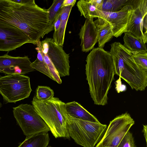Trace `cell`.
I'll return each mask as SVG.
<instances>
[{
	"label": "cell",
	"mask_w": 147,
	"mask_h": 147,
	"mask_svg": "<svg viewBox=\"0 0 147 147\" xmlns=\"http://www.w3.org/2000/svg\"><path fill=\"white\" fill-rule=\"evenodd\" d=\"M48 12L34 0H0V21L22 31L35 45L45 32Z\"/></svg>",
	"instance_id": "cell-1"
},
{
	"label": "cell",
	"mask_w": 147,
	"mask_h": 147,
	"mask_svg": "<svg viewBox=\"0 0 147 147\" xmlns=\"http://www.w3.org/2000/svg\"><path fill=\"white\" fill-rule=\"evenodd\" d=\"M86 61V74L91 97L95 104L105 105L115 75L112 56L98 47L92 50Z\"/></svg>",
	"instance_id": "cell-2"
},
{
	"label": "cell",
	"mask_w": 147,
	"mask_h": 147,
	"mask_svg": "<svg viewBox=\"0 0 147 147\" xmlns=\"http://www.w3.org/2000/svg\"><path fill=\"white\" fill-rule=\"evenodd\" d=\"M109 52L113 59L115 74L126 82L132 89L144 91L147 86V71L140 68L130 51L119 42L111 45Z\"/></svg>",
	"instance_id": "cell-3"
},
{
	"label": "cell",
	"mask_w": 147,
	"mask_h": 147,
	"mask_svg": "<svg viewBox=\"0 0 147 147\" xmlns=\"http://www.w3.org/2000/svg\"><path fill=\"white\" fill-rule=\"evenodd\" d=\"M32 103L55 138L70 139L67 126L65 103L54 97L48 100L40 101L34 96Z\"/></svg>",
	"instance_id": "cell-4"
},
{
	"label": "cell",
	"mask_w": 147,
	"mask_h": 147,
	"mask_svg": "<svg viewBox=\"0 0 147 147\" xmlns=\"http://www.w3.org/2000/svg\"><path fill=\"white\" fill-rule=\"evenodd\" d=\"M67 124L70 137L83 147H94L107 128L105 124L74 118L67 113Z\"/></svg>",
	"instance_id": "cell-5"
},
{
	"label": "cell",
	"mask_w": 147,
	"mask_h": 147,
	"mask_svg": "<svg viewBox=\"0 0 147 147\" xmlns=\"http://www.w3.org/2000/svg\"><path fill=\"white\" fill-rule=\"evenodd\" d=\"M32 91L28 76L18 74L0 76V94L4 103L24 100L29 97Z\"/></svg>",
	"instance_id": "cell-6"
},
{
	"label": "cell",
	"mask_w": 147,
	"mask_h": 147,
	"mask_svg": "<svg viewBox=\"0 0 147 147\" xmlns=\"http://www.w3.org/2000/svg\"><path fill=\"white\" fill-rule=\"evenodd\" d=\"M13 109L17 123L26 136L50 131L32 105L21 104Z\"/></svg>",
	"instance_id": "cell-7"
},
{
	"label": "cell",
	"mask_w": 147,
	"mask_h": 147,
	"mask_svg": "<svg viewBox=\"0 0 147 147\" xmlns=\"http://www.w3.org/2000/svg\"><path fill=\"white\" fill-rule=\"evenodd\" d=\"M134 123V121L127 112L116 116L110 121L101 140L95 147H117Z\"/></svg>",
	"instance_id": "cell-8"
},
{
	"label": "cell",
	"mask_w": 147,
	"mask_h": 147,
	"mask_svg": "<svg viewBox=\"0 0 147 147\" xmlns=\"http://www.w3.org/2000/svg\"><path fill=\"white\" fill-rule=\"evenodd\" d=\"M132 7L126 32L147 42V0H129Z\"/></svg>",
	"instance_id": "cell-9"
},
{
	"label": "cell",
	"mask_w": 147,
	"mask_h": 147,
	"mask_svg": "<svg viewBox=\"0 0 147 147\" xmlns=\"http://www.w3.org/2000/svg\"><path fill=\"white\" fill-rule=\"evenodd\" d=\"M31 43L29 38L17 28L0 21V51L8 52Z\"/></svg>",
	"instance_id": "cell-10"
},
{
	"label": "cell",
	"mask_w": 147,
	"mask_h": 147,
	"mask_svg": "<svg viewBox=\"0 0 147 147\" xmlns=\"http://www.w3.org/2000/svg\"><path fill=\"white\" fill-rule=\"evenodd\" d=\"M132 11V6L129 0H127L126 4L117 11L110 12L98 11V18L109 22L112 27L114 36L118 37L126 32Z\"/></svg>",
	"instance_id": "cell-11"
},
{
	"label": "cell",
	"mask_w": 147,
	"mask_h": 147,
	"mask_svg": "<svg viewBox=\"0 0 147 147\" xmlns=\"http://www.w3.org/2000/svg\"><path fill=\"white\" fill-rule=\"evenodd\" d=\"M46 38L48 44V48L43 52L49 57L60 77L69 76L70 66L69 54L65 52L63 47L57 45L53 38Z\"/></svg>",
	"instance_id": "cell-12"
},
{
	"label": "cell",
	"mask_w": 147,
	"mask_h": 147,
	"mask_svg": "<svg viewBox=\"0 0 147 147\" xmlns=\"http://www.w3.org/2000/svg\"><path fill=\"white\" fill-rule=\"evenodd\" d=\"M27 56L23 57L11 56L8 52L0 56V70L5 74H25L34 70Z\"/></svg>",
	"instance_id": "cell-13"
},
{
	"label": "cell",
	"mask_w": 147,
	"mask_h": 147,
	"mask_svg": "<svg viewBox=\"0 0 147 147\" xmlns=\"http://www.w3.org/2000/svg\"><path fill=\"white\" fill-rule=\"evenodd\" d=\"M93 18L91 17L86 19L79 33L82 51L84 52L92 50L98 41V32Z\"/></svg>",
	"instance_id": "cell-14"
},
{
	"label": "cell",
	"mask_w": 147,
	"mask_h": 147,
	"mask_svg": "<svg viewBox=\"0 0 147 147\" xmlns=\"http://www.w3.org/2000/svg\"><path fill=\"white\" fill-rule=\"evenodd\" d=\"M65 107L67 113L74 118L93 122H100L96 117L76 101L65 103Z\"/></svg>",
	"instance_id": "cell-15"
},
{
	"label": "cell",
	"mask_w": 147,
	"mask_h": 147,
	"mask_svg": "<svg viewBox=\"0 0 147 147\" xmlns=\"http://www.w3.org/2000/svg\"><path fill=\"white\" fill-rule=\"evenodd\" d=\"M94 22L98 32V47L103 48L114 36L112 27L109 22L101 18H98Z\"/></svg>",
	"instance_id": "cell-16"
},
{
	"label": "cell",
	"mask_w": 147,
	"mask_h": 147,
	"mask_svg": "<svg viewBox=\"0 0 147 147\" xmlns=\"http://www.w3.org/2000/svg\"><path fill=\"white\" fill-rule=\"evenodd\" d=\"M73 6L69 5L62 7L60 27L57 32H54L53 38L55 43L58 46H63L66 25L71 11Z\"/></svg>",
	"instance_id": "cell-17"
},
{
	"label": "cell",
	"mask_w": 147,
	"mask_h": 147,
	"mask_svg": "<svg viewBox=\"0 0 147 147\" xmlns=\"http://www.w3.org/2000/svg\"><path fill=\"white\" fill-rule=\"evenodd\" d=\"M49 141L48 133L42 132L26 136L18 147H47Z\"/></svg>",
	"instance_id": "cell-18"
},
{
	"label": "cell",
	"mask_w": 147,
	"mask_h": 147,
	"mask_svg": "<svg viewBox=\"0 0 147 147\" xmlns=\"http://www.w3.org/2000/svg\"><path fill=\"white\" fill-rule=\"evenodd\" d=\"M123 36V46L130 51L134 52H147L146 44L128 32Z\"/></svg>",
	"instance_id": "cell-19"
},
{
	"label": "cell",
	"mask_w": 147,
	"mask_h": 147,
	"mask_svg": "<svg viewBox=\"0 0 147 147\" xmlns=\"http://www.w3.org/2000/svg\"><path fill=\"white\" fill-rule=\"evenodd\" d=\"M64 0H54L48 9V26L44 36L54 30V24L57 18L60 14L62 6Z\"/></svg>",
	"instance_id": "cell-20"
},
{
	"label": "cell",
	"mask_w": 147,
	"mask_h": 147,
	"mask_svg": "<svg viewBox=\"0 0 147 147\" xmlns=\"http://www.w3.org/2000/svg\"><path fill=\"white\" fill-rule=\"evenodd\" d=\"M81 16L87 19L98 17V10L93 4L91 0H80L77 5Z\"/></svg>",
	"instance_id": "cell-21"
},
{
	"label": "cell",
	"mask_w": 147,
	"mask_h": 147,
	"mask_svg": "<svg viewBox=\"0 0 147 147\" xmlns=\"http://www.w3.org/2000/svg\"><path fill=\"white\" fill-rule=\"evenodd\" d=\"M38 54L36 59L31 63V66L34 69H36L45 75L52 80H54L49 67L44 61L42 55L38 48L37 47L35 48Z\"/></svg>",
	"instance_id": "cell-22"
},
{
	"label": "cell",
	"mask_w": 147,
	"mask_h": 147,
	"mask_svg": "<svg viewBox=\"0 0 147 147\" xmlns=\"http://www.w3.org/2000/svg\"><path fill=\"white\" fill-rule=\"evenodd\" d=\"M127 0H103L102 11L113 12L120 10Z\"/></svg>",
	"instance_id": "cell-23"
},
{
	"label": "cell",
	"mask_w": 147,
	"mask_h": 147,
	"mask_svg": "<svg viewBox=\"0 0 147 147\" xmlns=\"http://www.w3.org/2000/svg\"><path fill=\"white\" fill-rule=\"evenodd\" d=\"M36 45L38 47L44 61L48 66L51 73L54 79V81L59 84H61L62 81L58 72L47 55L42 51L40 40L36 42Z\"/></svg>",
	"instance_id": "cell-24"
},
{
	"label": "cell",
	"mask_w": 147,
	"mask_h": 147,
	"mask_svg": "<svg viewBox=\"0 0 147 147\" xmlns=\"http://www.w3.org/2000/svg\"><path fill=\"white\" fill-rule=\"evenodd\" d=\"M54 92L50 87L44 86H38L36 90V98L39 100L44 101L54 97Z\"/></svg>",
	"instance_id": "cell-25"
},
{
	"label": "cell",
	"mask_w": 147,
	"mask_h": 147,
	"mask_svg": "<svg viewBox=\"0 0 147 147\" xmlns=\"http://www.w3.org/2000/svg\"><path fill=\"white\" fill-rule=\"evenodd\" d=\"M132 57L138 66L143 70L147 71V52H134Z\"/></svg>",
	"instance_id": "cell-26"
},
{
	"label": "cell",
	"mask_w": 147,
	"mask_h": 147,
	"mask_svg": "<svg viewBox=\"0 0 147 147\" xmlns=\"http://www.w3.org/2000/svg\"><path fill=\"white\" fill-rule=\"evenodd\" d=\"M117 147H136L132 133L128 131Z\"/></svg>",
	"instance_id": "cell-27"
},
{
	"label": "cell",
	"mask_w": 147,
	"mask_h": 147,
	"mask_svg": "<svg viewBox=\"0 0 147 147\" xmlns=\"http://www.w3.org/2000/svg\"><path fill=\"white\" fill-rule=\"evenodd\" d=\"M120 78L116 81L117 84L116 88V90L118 93L120 92L125 91L126 90V86L123 84H121Z\"/></svg>",
	"instance_id": "cell-28"
},
{
	"label": "cell",
	"mask_w": 147,
	"mask_h": 147,
	"mask_svg": "<svg viewBox=\"0 0 147 147\" xmlns=\"http://www.w3.org/2000/svg\"><path fill=\"white\" fill-rule=\"evenodd\" d=\"M91 1L98 10L102 11L103 0H91Z\"/></svg>",
	"instance_id": "cell-29"
},
{
	"label": "cell",
	"mask_w": 147,
	"mask_h": 147,
	"mask_svg": "<svg viewBox=\"0 0 147 147\" xmlns=\"http://www.w3.org/2000/svg\"><path fill=\"white\" fill-rule=\"evenodd\" d=\"M61 14L56 19L54 24V32H56L59 30L60 27L61 22Z\"/></svg>",
	"instance_id": "cell-30"
},
{
	"label": "cell",
	"mask_w": 147,
	"mask_h": 147,
	"mask_svg": "<svg viewBox=\"0 0 147 147\" xmlns=\"http://www.w3.org/2000/svg\"><path fill=\"white\" fill-rule=\"evenodd\" d=\"M76 1V0H64L62 5V7L69 5L74 6Z\"/></svg>",
	"instance_id": "cell-31"
},
{
	"label": "cell",
	"mask_w": 147,
	"mask_h": 147,
	"mask_svg": "<svg viewBox=\"0 0 147 147\" xmlns=\"http://www.w3.org/2000/svg\"><path fill=\"white\" fill-rule=\"evenodd\" d=\"M143 129L142 132L144 133V135L145 138L146 142H147V126L146 125H143Z\"/></svg>",
	"instance_id": "cell-32"
},
{
	"label": "cell",
	"mask_w": 147,
	"mask_h": 147,
	"mask_svg": "<svg viewBox=\"0 0 147 147\" xmlns=\"http://www.w3.org/2000/svg\"><path fill=\"white\" fill-rule=\"evenodd\" d=\"M2 104H1V102H0V108L2 107ZM1 118L0 116V120H1Z\"/></svg>",
	"instance_id": "cell-33"
},
{
	"label": "cell",
	"mask_w": 147,
	"mask_h": 147,
	"mask_svg": "<svg viewBox=\"0 0 147 147\" xmlns=\"http://www.w3.org/2000/svg\"><path fill=\"white\" fill-rule=\"evenodd\" d=\"M0 72L2 73V72L1 71H0Z\"/></svg>",
	"instance_id": "cell-34"
},
{
	"label": "cell",
	"mask_w": 147,
	"mask_h": 147,
	"mask_svg": "<svg viewBox=\"0 0 147 147\" xmlns=\"http://www.w3.org/2000/svg\"><path fill=\"white\" fill-rule=\"evenodd\" d=\"M48 147H52V146H48Z\"/></svg>",
	"instance_id": "cell-35"
}]
</instances>
